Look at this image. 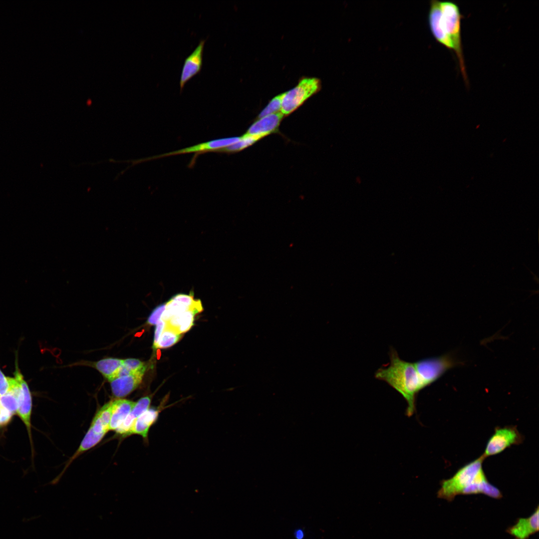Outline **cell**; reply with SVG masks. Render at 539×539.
Returning a JSON list of instances; mask_svg holds the SVG:
<instances>
[{
    "mask_svg": "<svg viewBox=\"0 0 539 539\" xmlns=\"http://www.w3.org/2000/svg\"><path fill=\"white\" fill-rule=\"evenodd\" d=\"M181 336V334L165 327L155 349L170 347L176 343Z\"/></svg>",
    "mask_w": 539,
    "mask_h": 539,
    "instance_id": "7402d4cb",
    "label": "cell"
},
{
    "mask_svg": "<svg viewBox=\"0 0 539 539\" xmlns=\"http://www.w3.org/2000/svg\"><path fill=\"white\" fill-rule=\"evenodd\" d=\"M197 313L191 309L173 316L166 322L165 327L182 334L189 331L192 327L195 315Z\"/></svg>",
    "mask_w": 539,
    "mask_h": 539,
    "instance_id": "e0dca14e",
    "label": "cell"
},
{
    "mask_svg": "<svg viewBox=\"0 0 539 539\" xmlns=\"http://www.w3.org/2000/svg\"><path fill=\"white\" fill-rule=\"evenodd\" d=\"M482 456L461 468L450 478L440 483L438 498L452 502L458 495L482 494L499 499L502 494L491 484L485 474Z\"/></svg>",
    "mask_w": 539,
    "mask_h": 539,
    "instance_id": "6da1fadb",
    "label": "cell"
},
{
    "mask_svg": "<svg viewBox=\"0 0 539 539\" xmlns=\"http://www.w3.org/2000/svg\"><path fill=\"white\" fill-rule=\"evenodd\" d=\"M1 407H1V405H0V411L1 409Z\"/></svg>",
    "mask_w": 539,
    "mask_h": 539,
    "instance_id": "f546056e",
    "label": "cell"
},
{
    "mask_svg": "<svg viewBox=\"0 0 539 539\" xmlns=\"http://www.w3.org/2000/svg\"><path fill=\"white\" fill-rule=\"evenodd\" d=\"M296 538H297L298 539H302V537H303V533H302V532H301V531H298V532H297L296 533Z\"/></svg>",
    "mask_w": 539,
    "mask_h": 539,
    "instance_id": "f1b7e54d",
    "label": "cell"
},
{
    "mask_svg": "<svg viewBox=\"0 0 539 539\" xmlns=\"http://www.w3.org/2000/svg\"><path fill=\"white\" fill-rule=\"evenodd\" d=\"M122 359L108 358L97 361L94 365L109 381H110L113 379L118 369L122 365Z\"/></svg>",
    "mask_w": 539,
    "mask_h": 539,
    "instance_id": "d6986e66",
    "label": "cell"
},
{
    "mask_svg": "<svg viewBox=\"0 0 539 539\" xmlns=\"http://www.w3.org/2000/svg\"><path fill=\"white\" fill-rule=\"evenodd\" d=\"M539 513L538 506L529 517L519 518L514 525L507 529V532L514 539H529L539 531Z\"/></svg>",
    "mask_w": 539,
    "mask_h": 539,
    "instance_id": "7c38bea8",
    "label": "cell"
},
{
    "mask_svg": "<svg viewBox=\"0 0 539 539\" xmlns=\"http://www.w3.org/2000/svg\"><path fill=\"white\" fill-rule=\"evenodd\" d=\"M240 137H232L213 140L204 143L198 144L191 147L183 148L173 152H170L169 153H165L160 155L154 156L153 157H149L143 159L137 160L136 161H135V163L137 164L141 162H144L149 160L181 154L190 153H200L201 152L203 153L205 152L211 151L218 152V151L226 147H227L238 142L240 140Z\"/></svg>",
    "mask_w": 539,
    "mask_h": 539,
    "instance_id": "ba28073f",
    "label": "cell"
},
{
    "mask_svg": "<svg viewBox=\"0 0 539 539\" xmlns=\"http://www.w3.org/2000/svg\"><path fill=\"white\" fill-rule=\"evenodd\" d=\"M260 140H261V139L259 137L245 133L243 135L240 136V139L238 142L227 147L223 148L218 152H224L227 153L240 152L251 146Z\"/></svg>",
    "mask_w": 539,
    "mask_h": 539,
    "instance_id": "44dd1931",
    "label": "cell"
},
{
    "mask_svg": "<svg viewBox=\"0 0 539 539\" xmlns=\"http://www.w3.org/2000/svg\"><path fill=\"white\" fill-rule=\"evenodd\" d=\"M413 363L424 388L435 382L448 370L462 363L451 353L427 358Z\"/></svg>",
    "mask_w": 539,
    "mask_h": 539,
    "instance_id": "277c9868",
    "label": "cell"
},
{
    "mask_svg": "<svg viewBox=\"0 0 539 539\" xmlns=\"http://www.w3.org/2000/svg\"><path fill=\"white\" fill-rule=\"evenodd\" d=\"M389 357L390 362L379 368L375 377L387 383L403 396L407 404L406 415L411 416L416 410V396L424 387L413 362L400 358L393 348L390 349Z\"/></svg>",
    "mask_w": 539,
    "mask_h": 539,
    "instance_id": "7a4b0ae2",
    "label": "cell"
},
{
    "mask_svg": "<svg viewBox=\"0 0 539 539\" xmlns=\"http://www.w3.org/2000/svg\"><path fill=\"white\" fill-rule=\"evenodd\" d=\"M136 402L118 399L111 401V415L109 431H116L126 419Z\"/></svg>",
    "mask_w": 539,
    "mask_h": 539,
    "instance_id": "9a60e30c",
    "label": "cell"
},
{
    "mask_svg": "<svg viewBox=\"0 0 539 539\" xmlns=\"http://www.w3.org/2000/svg\"><path fill=\"white\" fill-rule=\"evenodd\" d=\"M282 96V93L272 98L266 106L258 114L256 119H259L268 115L280 112L281 108Z\"/></svg>",
    "mask_w": 539,
    "mask_h": 539,
    "instance_id": "603a6c76",
    "label": "cell"
},
{
    "mask_svg": "<svg viewBox=\"0 0 539 539\" xmlns=\"http://www.w3.org/2000/svg\"><path fill=\"white\" fill-rule=\"evenodd\" d=\"M205 42L206 39L201 40L194 51L185 58L180 75V92L187 82L200 72Z\"/></svg>",
    "mask_w": 539,
    "mask_h": 539,
    "instance_id": "30bf717a",
    "label": "cell"
},
{
    "mask_svg": "<svg viewBox=\"0 0 539 539\" xmlns=\"http://www.w3.org/2000/svg\"><path fill=\"white\" fill-rule=\"evenodd\" d=\"M11 381V377L6 376L0 369V397L9 391Z\"/></svg>",
    "mask_w": 539,
    "mask_h": 539,
    "instance_id": "484cf974",
    "label": "cell"
},
{
    "mask_svg": "<svg viewBox=\"0 0 539 539\" xmlns=\"http://www.w3.org/2000/svg\"><path fill=\"white\" fill-rule=\"evenodd\" d=\"M105 435V434H96L89 428L82 440L80 446L67 464L65 468H67L69 464L80 454L96 445L101 441Z\"/></svg>",
    "mask_w": 539,
    "mask_h": 539,
    "instance_id": "ffe728a7",
    "label": "cell"
},
{
    "mask_svg": "<svg viewBox=\"0 0 539 539\" xmlns=\"http://www.w3.org/2000/svg\"><path fill=\"white\" fill-rule=\"evenodd\" d=\"M16 367L14 377L16 379L18 388V408L16 415L18 416L26 428L33 454L31 422L32 410V395L18 366H16Z\"/></svg>",
    "mask_w": 539,
    "mask_h": 539,
    "instance_id": "52a82bcc",
    "label": "cell"
},
{
    "mask_svg": "<svg viewBox=\"0 0 539 539\" xmlns=\"http://www.w3.org/2000/svg\"><path fill=\"white\" fill-rule=\"evenodd\" d=\"M440 4L445 28L453 44L464 80L468 85L461 38V21L463 15L458 5L453 1H440Z\"/></svg>",
    "mask_w": 539,
    "mask_h": 539,
    "instance_id": "3957f363",
    "label": "cell"
},
{
    "mask_svg": "<svg viewBox=\"0 0 539 539\" xmlns=\"http://www.w3.org/2000/svg\"><path fill=\"white\" fill-rule=\"evenodd\" d=\"M160 408H149L142 413L133 422L128 431L127 437L133 434L141 436L147 440L150 428L157 421L159 413Z\"/></svg>",
    "mask_w": 539,
    "mask_h": 539,
    "instance_id": "5bb4252c",
    "label": "cell"
},
{
    "mask_svg": "<svg viewBox=\"0 0 539 539\" xmlns=\"http://www.w3.org/2000/svg\"><path fill=\"white\" fill-rule=\"evenodd\" d=\"M166 304H162L156 307L149 316L147 323L149 325H155L159 321L161 316L165 310Z\"/></svg>",
    "mask_w": 539,
    "mask_h": 539,
    "instance_id": "d4e9b609",
    "label": "cell"
},
{
    "mask_svg": "<svg viewBox=\"0 0 539 539\" xmlns=\"http://www.w3.org/2000/svg\"><path fill=\"white\" fill-rule=\"evenodd\" d=\"M284 117L280 112L256 119L245 133L261 139L271 134L279 133V126Z\"/></svg>",
    "mask_w": 539,
    "mask_h": 539,
    "instance_id": "8fae6325",
    "label": "cell"
},
{
    "mask_svg": "<svg viewBox=\"0 0 539 539\" xmlns=\"http://www.w3.org/2000/svg\"><path fill=\"white\" fill-rule=\"evenodd\" d=\"M14 415L2 407L0 411V428L6 427L11 422Z\"/></svg>",
    "mask_w": 539,
    "mask_h": 539,
    "instance_id": "4316f807",
    "label": "cell"
},
{
    "mask_svg": "<svg viewBox=\"0 0 539 539\" xmlns=\"http://www.w3.org/2000/svg\"><path fill=\"white\" fill-rule=\"evenodd\" d=\"M122 364L132 372L146 368L144 362L137 359L128 358L123 360Z\"/></svg>",
    "mask_w": 539,
    "mask_h": 539,
    "instance_id": "cb8c5ba5",
    "label": "cell"
},
{
    "mask_svg": "<svg viewBox=\"0 0 539 539\" xmlns=\"http://www.w3.org/2000/svg\"><path fill=\"white\" fill-rule=\"evenodd\" d=\"M428 22L431 33L435 39L448 49L454 50L453 44L443 24L439 1H431Z\"/></svg>",
    "mask_w": 539,
    "mask_h": 539,
    "instance_id": "9c48e42d",
    "label": "cell"
},
{
    "mask_svg": "<svg viewBox=\"0 0 539 539\" xmlns=\"http://www.w3.org/2000/svg\"><path fill=\"white\" fill-rule=\"evenodd\" d=\"M165 322L162 320H159L157 323L154 334V342L153 345V347L154 349L155 348V347L160 338V336H161L163 332V330L165 328Z\"/></svg>",
    "mask_w": 539,
    "mask_h": 539,
    "instance_id": "83f0119b",
    "label": "cell"
},
{
    "mask_svg": "<svg viewBox=\"0 0 539 539\" xmlns=\"http://www.w3.org/2000/svg\"><path fill=\"white\" fill-rule=\"evenodd\" d=\"M321 83L315 77H304L297 85L282 93L280 112L287 116L295 111L320 89Z\"/></svg>",
    "mask_w": 539,
    "mask_h": 539,
    "instance_id": "5b68a950",
    "label": "cell"
},
{
    "mask_svg": "<svg viewBox=\"0 0 539 539\" xmlns=\"http://www.w3.org/2000/svg\"><path fill=\"white\" fill-rule=\"evenodd\" d=\"M151 398L145 396L136 402L134 407L121 425L115 431L117 434L122 437H127V433L134 421L144 411L150 408Z\"/></svg>",
    "mask_w": 539,
    "mask_h": 539,
    "instance_id": "2e32d148",
    "label": "cell"
},
{
    "mask_svg": "<svg viewBox=\"0 0 539 539\" xmlns=\"http://www.w3.org/2000/svg\"><path fill=\"white\" fill-rule=\"evenodd\" d=\"M111 415V401L104 405L96 413L90 426L100 432L109 431Z\"/></svg>",
    "mask_w": 539,
    "mask_h": 539,
    "instance_id": "ac0fdd59",
    "label": "cell"
},
{
    "mask_svg": "<svg viewBox=\"0 0 539 539\" xmlns=\"http://www.w3.org/2000/svg\"><path fill=\"white\" fill-rule=\"evenodd\" d=\"M145 370L144 368L109 381L113 395L122 398L130 394L141 383Z\"/></svg>",
    "mask_w": 539,
    "mask_h": 539,
    "instance_id": "4fadbf2b",
    "label": "cell"
},
{
    "mask_svg": "<svg viewBox=\"0 0 539 539\" xmlns=\"http://www.w3.org/2000/svg\"><path fill=\"white\" fill-rule=\"evenodd\" d=\"M523 440V436L514 426L496 427L481 456L485 459L497 455L512 445L521 444Z\"/></svg>",
    "mask_w": 539,
    "mask_h": 539,
    "instance_id": "8992f818",
    "label": "cell"
}]
</instances>
